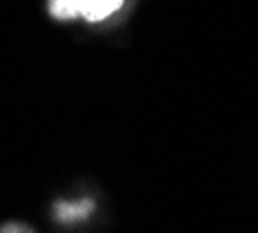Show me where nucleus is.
I'll return each instance as SVG.
<instances>
[{"mask_svg":"<svg viewBox=\"0 0 258 233\" xmlns=\"http://www.w3.org/2000/svg\"><path fill=\"white\" fill-rule=\"evenodd\" d=\"M122 0H81V14L88 21H102L111 17L113 12H118Z\"/></svg>","mask_w":258,"mask_h":233,"instance_id":"f257e3e1","label":"nucleus"},{"mask_svg":"<svg viewBox=\"0 0 258 233\" xmlns=\"http://www.w3.org/2000/svg\"><path fill=\"white\" fill-rule=\"evenodd\" d=\"M92 210V201H81V203H58L55 206V217L62 222H72L79 217H86Z\"/></svg>","mask_w":258,"mask_h":233,"instance_id":"f03ea898","label":"nucleus"},{"mask_svg":"<svg viewBox=\"0 0 258 233\" xmlns=\"http://www.w3.org/2000/svg\"><path fill=\"white\" fill-rule=\"evenodd\" d=\"M48 10L55 19H76L81 14V0H48Z\"/></svg>","mask_w":258,"mask_h":233,"instance_id":"7ed1b4c3","label":"nucleus"}]
</instances>
